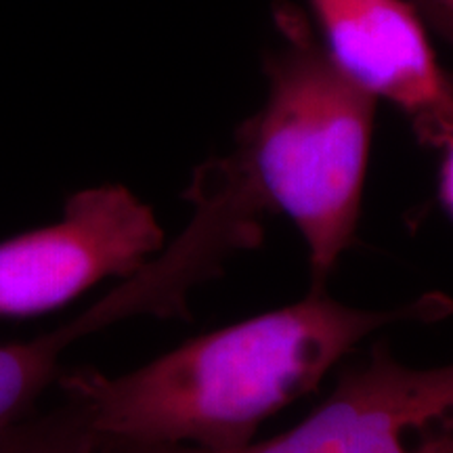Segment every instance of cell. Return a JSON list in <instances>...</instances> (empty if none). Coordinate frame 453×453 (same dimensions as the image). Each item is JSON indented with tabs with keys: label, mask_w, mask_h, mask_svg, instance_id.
Returning <instances> with one entry per match:
<instances>
[{
	"label": "cell",
	"mask_w": 453,
	"mask_h": 453,
	"mask_svg": "<svg viewBox=\"0 0 453 453\" xmlns=\"http://www.w3.org/2000/svg\"><path fill=\"white\" fill-rule=\"evenodd\" d=\"M451 313L453 298L441 292L370 311L311 288L298 303L203 334L133 372H64L57 387L87 413L97 453L177 445L237 449L252 443L269 416L315 390L365 336Z\"/></svg>",
	"instance_id": "6da1fadb"
},
{
	"label": "cell",
	"mask_w": 453,
	"mask_h": 453,
	"mask_svg": "<svg viewBox=\"0 0 453 453\" xmlns=\"http://www.w3.org/2000/svg\"><path fill=\"white\" fill-rule=\"evenodd\" d=\"M273 24L267 99L219 162L271 217L298 226L313 288H324L355 242L378 99L338 70L296 4L275 3Z\"/></svg>",
	"instance_id": "7a4b0ae2"
},
{
	"label": "cell",
	"mask_w": 453,
	"mask_h": 453,
	"mask_svg": "<svg viewBox=\"0 0 453 453\" xmlns=\"http://www.w3.org/2000/svg\"><path fill=\"white\" fill-rule=\"evenodd\" d=\"M154 211L122 185L90 187L55 223L0 242V317L50 313L105 280H128L164 250Z\"/></svg>",
	"instance_id": "3957f363"
},
{
	"label": "cell",
	"mask_w": 453,
	"mask_h": 453,
	"mask_svg": "<svg viewBox=\"0 0 453 453\" xmlns=\"http://www.w3.org/2000/svg\"><path fill=\"white\" fill-rule=\"evenodd\" d=\"M105 453H453V364L416 370L376 344L280 437L225 451L177 445Z\"/></svg>",
	"instance_id": "277c9868"
},
{
	"label": "cell",
	"mask_w": 453,
	"mask_h": 453,
	"mask_svg": "<svg viewBox=\"0 0 453 453\" xmlns=\"http://www.w3.org/2000/svg\"><path fill=\"white\" fill-rule=\"evenodd\" d=\"M326 53L355 84L388 101L424 147L441 150L453 124V78L407 0H309Z\"/></svg>",
	"instance_id": "5b68a950"
},
{
	"label": "cell",
	"mask_w": 453,
	"mask_h": 453,
	"mask_svg": "<svg viewBox=\"0 0 453 453\" xmlns=\"http://www.w3.org/2000/svg\"><path fill=\"white\" fill-rule=\"evenodd\" d=\"M111 324V309L95 303L55 330L0 344V428L38 410L50 384L64 376L61 364L67 350Z\"/></svg>",
	"instance_id": "8992f818"
},
{
	"label": "cell",
	"mask_w": 453,
	"mask_h": 453,
	"mask_svg": "<svg viewBox=\"0 0 453 453\" xmlns=\"http://www.w3.org/2000/svg\"><path fill=\"white\" fill-rule=\"evenodd\" d=\"M97 445L87 413L65 395L0 428V453H97Z\"/></svg>",
	"instance_id": "52a82bcc"
},
{
	"label": "cell",
	"mask_w": 453,
	"mask_h": 453,
	"mask_svg": "<svg viewBox=\"0 0 453 453\" xmlns=\"http://www.w3.org/2000/svg\"><path fill=\"white\" fill-rule=\"evenodd\" d=\"M418 15L453 42V0H407Z\"/></svg>",
	"instance_id": "ba28073f"
},
{
	"label": "cell",
	"mask_w": 453,
	"mask_h": 453,
	"mask_svg": "<svg viewBox=\"0 0 453 453\" xmlns=\"http://www.w3.org/2000/svg\"><path fill=\"white\" fill-rule=\"evenodd\" d=\"M441 150H443V162L439 170V202L453 219V124Z\"/></svg>",
	"instance_id": "9c48e42d"
}]
</instances>
